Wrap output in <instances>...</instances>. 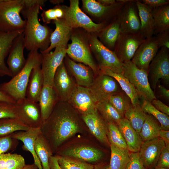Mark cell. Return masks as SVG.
<instances>
[{
    "instance_id": "obj_39",
    "label": "cell",
    "mask_w": 169,
    "mask_h": 169,
    "mask_svg": "<svg viewBox=\"0 0 169 169\" xmlns=\"http://www.w3.org/2000/svg\"><path fill=\"white\" fill-rule=\"evenodd\" d=\"M29 128L16 117L0 119V137L7 136L18 131H27Z\"/></svg>"
},
{
    "instance_id": "obj_42",
    "label": "cell",
    "mask_w": 169,
    "mask_h": 169,
    "mask_svg": "<svg viewBox=\"0 0 169 169\" xmlns=\"http://www.w3.org/2000/svg\"><path fill=\"white\" fill-rule=\"evenodd\" d=\"M107 136L110 144L120 148L128 149L126 144L117 125L107 123Z\"/></svg>"
},
{
    "instance_id": "obj_6",
    "label": "cell",
    "mask_w": 169,
    "mask_h": 169,
    "mask_svg": "<svg viewBox=\"0 0 169 169\" xmlns=\"http://www.w3.org/2000/svg\"><path fill=\"white\" fill-rule=\"evenodd\" d=\"M70 35L67 36L53 52L41 54V68L44 85L53 87V81L57 69L66 56L67 44ZM43 85V86H44Z\"/></svg>"
},
{
    "instance_id": "obj_34",
    "label": "cell",
    "mask_w": 169,
    "mask_h": 169,
    "mask_svg": "<svg viewBox=\"0 0 169 169\" xmlns=\"http://www.w3.org/2000/svg\"><path fill=\"white\" fill-rule=\"evenodd\" d=\"M56 28L51 34L50 44L48 48L43 53H46L51 52L54 48L58 46L67 36L71 34L72 29L69 27L63 19L54 21Z\"/></svg>"
},
{
    "instance_id": "obj_2",
    "label": "cell",
    "mask_w": 169,
    "mask_h": 169,
    "mask_svg": "<svg viewBox=\"0 0 169 169\" xmlns=\"http://www.w3.org/2000/svg\"><path fill=\"white\" fill-rule=\"evenodd\" d=\"M42 6L38 3L21 12L26 18L24 31L25 47L30 51L39 49L40 53H43L50 44L52 32L48 26L42 25L38 19L39 9Z\"/></svg>"
},
{
    "instance_id": "obj_14",
    "label": "cell",
    "mask_w": 169,
    "mask_h": 169,
    "mask_svg": "<svg viewBox=\"0 0 169 169\" xmlns=\"http://www.w3.org/2000/svg\"><path fill=\"white\" fill-rule=\"evenodd\" d=\"M89 89L96 103L107 100L111 96L122 91L115 79L100 72L95 76L93 83Z\"/></svg>"
},
{
    "instance_id": "obj_52",
    "label": "cell",
    "mask_w": 169,
    "mask_h": 169,
    "mask_svg": "<svg viewBox=\"0 0 169 169\" xmlns=\"http://www.w3.org/2000/svg\"><path fill=\"white\" fill-rule=\"evenodd\" d=\"M151 103L157 110L169 116V107L161 101L156 99L153 100Z\"/></svg>"
},
{
    "instance_id": "obj_32",
    "label": "cell",
    "mask_w": 169,
    "mask_h": 169,
    "mask_svg": "<svg viewBox=\"0 0 169 169\" xmlns=\"http://www.w3.org/2000/svg\"><path fill=\"white\" fill-rule=\"evenodd\" d=\"M153 21V34L169 30V4L152 10Z\"/></svg>"
},
{
    "instance_id": "obj_46",
    "label": "cell",
    "mask_w": 169,
    "mask_h": 169,
    "mask_svg": "<svg viewBox=\"0 0 169 169\" xmlns=\"http://www.w3.org/2000/svg\"><path fill=\"white\" fill-rule=\"evenodd\" d=\"M19 144L18 140L13 138L12 134L0 137V155L14 150Z\"/></svg>"
},
{
    "instance_id": "obj_17",
    "label": "cell",
    "mask_w": 169,
    "mask_h": 169,
    "mask_svg": "<svg viewBox=\"0 0 169 169\" xmlns=\"http://www.w3.org/2000/svg\"><path fill=\"white\" fill-rule=\"evenodd\" d=\"M67 102L81 115L92 113L96 109L97 103L88 88L77 85Z\"/></svg>"
},
{
    "instance_id": "obj_51",
    "label": "cell",
    "mask_w": 169,
    "mask_h": 169,
    "mask_svg": "<svg viewBox=\"0 0 169 169\" xmlns=\"http://www.w3.org/2000/svg\"><path fill=\"white\" fill-rule=\"evenodd\" d=\"M140 1L151 9L169 4V0H141Z\"/></svg>"
},
{
    "instance_id": "obj_55",
    "label": "cell",
    "mask_w": 169,
    "mask_h": 169,
    "mask_svg": "<svg viewBox=\"0 0 169 169\" xmlns=\"http://www.w3.org/2000/svg\"><path fill=\"white\" fill-rule=\"evenodd\" d=\"M49 166L50 169H62L58 163V157L56 155L52 156L50 157Z\"/></svg>"
},
{
    "instance_id": "obj_1",
    "label": "cell",
    "mask_w": 169,
    "mask_h": 169,
    "mask_svg": "<svg viewBox=\"0 0 169 169\" xmlns=\"http://www.w3.org/2000/svg\"><path fill=\"white\" fill-rule=\"evenodd\" d=\"M79 113L67 101L59 100L40 127L41 133L56 153L63 143L79 131Z\"/></svg>"
},
{
    "instance_id": "obj_62",
    "label": "cell",
    "mask_w": 169,
    "mask_h": 169,
    "mask_svg": "<svg viewBox=\"0 0 169 169\" xmlns=\"http://www.w3.org/2000/svg\"><path fill=\"white\" fill-rule=\"evenodd\" d=\"M155 169H169V168H155Z\"/></svg>"
},
{
    "instance_id": "obj_48",
    "label": "cell",
    "mask_w": 169,
    "mask_h": 169,
    "mask_svg": "<svg viewBox=\"0 0 169 169\" xmlns=\"http://www.w3.org/2000/svg\"><path fill=\"white\" fill-rule=\"evenodd\" d=\"M125 169H146L138 152L130 154L129 160Z\"/></svg>"
},
{
    "instance_id": "obj_10",
    "label": "cell",
    "mask_w": 169,
    "mask_h": 169,
    "mask_svg": "<svg viewBox=\"0 0 169 169\" xmlns=\"http://www.w3.org/2000/svg\"><path fill=\"white\" fill-rule=\"evenodd\" d=\"M14 109L16 118L29 128H40L43 121L38 103L25 97L16 101Z\"/></svg>"
},
{
    "instance_id": "obj_16",
    "label": "cell",
    "mask_w": 169,
    "mask_h": 169,
    "mask_svg": "<svg viewBox=\"0 0 169 169\" xmlns=\"http://www.w3.org/2000/svg\"><path fill=\"white\" fill-rule=\"evenodd\" d=\"M77 85L63 61L56 71L53 81V87L59 100L68 101Z\"/></svg>"
},
{
    "instance_id": "obj_23",
    "label": "cell",
    "mask_w": 169,
    "mask_h": 169,
    "mask_svg": "<svg viewBox=\"0 0 169 169\" xmlns=\"http://www.w3.org/2000/svg\"><path fill=\"white\" fill-rule=\"evenodd\" d=\"M58 155L67 156L86 162H94L100 160L103 154L100 150L92 147L78 146L64 150H59Z\"/></svg>"
},
{
    "instance_id": "obj_7",
    "label": "cell",
    "mask_w": 169,
    "mask_h": 169,
    "mask_svg": "<svg viewBox=\"0 0 169 169\" xmlns=\"http://www.w3.org/2000/svg\"><path fill=\"white\" fill-rule=\"evenodd\" d=\"M70 2L69 6L66 9L63 19L72 29L81 27L89 32L97 33L108 24L93 22L80 9L79 0H70Z\"/></svg>"
},
{
    "instance_id": "obj_57",
    "label": "cell",
    "mask_w": 169,
    "mask_h": 169,
    "mask_svg": "<svg viewBox=\"0 0 169 169\" xmlns=\"http://www.w3.org/2000/svg\"><path fill=\"white\" fill-rule=\"evenodd\" d=\"M0 101L14 104L16 101L9 96L0 90Z\"/></svg>"
},
{
    "instance_id": "obj_31",
    "label": "cell",
    "mask_w": 169,
    "mask_h": 169,
    "mask_svg": "<svg viewBox=\"0 0 169 169\" xmlns=\"http://www.w3.org/2000/svg\"><path fill=\"white\" fill-rule=\"evenodd\" d=\"M100 73L110 76L118 82L121 90L130 99L132 105H141L139 97L133 85L123 74L113 72L106 68L100 69Z\"/></svg>"
},
{
    "instance_id": "obj_41",
    "label": "cell",
    "mask_w": 169,
    "mask_h": 169,
    "mask_svg": "<svg viewBox=\"0 0 169 169\" xmlns=\"http://www.w3.org/2000/svg\"><path fill=\"white\" fill-rule=\"evenodd\" d=\"M143 110L147 114L154 117L160 125L161 129L169 130V117L166 115L156 109L150 102L143 100L141 104Z\"/></svg>"
},
{
    "instance_id": "obj_30",
    "label": "cell",
    "mask_w": 169,
    "mask_h": 169,
    "mask_svg": "<svg viewBox=\"0 0 169 169\" xmlns=\"http://www.w3.org/2000/svg\"><path fill=\"white\" fill-rule=\"evenodd\" d=\"M120 33L117 18L96 33V35L100 41L105 46L114 51L116 42Z\"/></svg>"
},
{
    "instance_id": "obj_4",
    "label": "cell",
    "mask_w": 169,
    "mask_h": 169,
    "mask_svg": "<svg viewBox=\"0 0 169 169\" xmlns=\"http://www.w3.org/2000/svg\"><path fill=\"white\" fill-rule=\"evenodd\" d=\"M24 6L23 0H0V31L24 32L26 20L20 15Z\"/></svg>"
},
{
    "instance_id": "obj_27",
    "label": "cell",
    "mask_w": 169,
    "mask_h": 169,
    "mask_svg": "<svg viewBox=\"0 0 169 169\" xmlns=\"http://www.w3.org/2000/svg\"><path fill=\"white\" fill-rule=\"evenodd\" d=\"M58 101L53 87L44 85L38 101L43 123L49 116Z\"/></svg>"
},
{
    "instance_id": "obj_47",
    "label": "cell",
    "mask_w": 169,
    "mask_h": 169,
    "mask_svg": "<svg viewBox=\"0 0 169 169\" xmlns=\"http://www.w3.org/2000/svg\"><path fill=\"white\" fill-rule=\"evenodd\" d=\"M14 104L0 101V119L16 117Z\"/></svg>"
},
{
    "instance_id": "obj_22",
    "label": "cell",
    "mask_w": 169,
    "mask_h": 169,
    "mask_svg": "<svg viewBox=\"0 0 169 169\" xmlns=\"http://www.w3.org/2000/svg\"><path fill=\"white\" fill-rule=\"evenodd\" d=\"M81 116L84 122L92 134L101 142L107 145H110L107 136V123L97 110Z\"/></svg>"
},
{
    "instance_id": "obj_19",
    "label": "cell",
    "mask_w": 169,
    "mask_h": 169,
    "mask_svg": "<svg viewBox=\"0 0 169 169\" xmlns=\"http://www.w3.org/2000/svg\"><path fill=\"white\" fill-rule=\"evenodd\" d=\"M24 36L23 32L15 38L9 51L7 63L12 77L21 71L26 62L23 53L25 48Z\"/></svg>"
},
{
    "instance_id": "obj_21",
    "label": "cell",
    "mask_w": 169,
    "mask_h": 169,
    "mask_svg": "<svg viewBox=\"0 0 169 169\" xmlns=\"http://www.w3.org/2000/svg\"><path fill=\"white\" fill-rule=\"evenodd\" d=\"M64 61L77 85L88 88L90 87L95 77L91 68L81 63H77L66 56Z\"/></svg>"
},
{
    "instance_id": "obj_37",
    "label": "cell",
    "mask_w": 169,
    "mask_h": 169,
    "mask_svg": "<svg viewBox=\"0 0 169 169\" xmlns=\"http://www.w3.org/2000/svg\"><path fill=\"white\" fill-rule=\"evenodd\" d=\"M96 108L99 114L107 123L112 122L117 125L123 118L108 99L97 103Z\"/></svg>"
},
{
    "instance_id": "obj_56",
    "label": "cell",
    "mask_w": 169,
    "mask_h": 169,
    "mask_svg": "<svg viewBox=\"0 0 169 169\" xmlns=\"http://www.w3.org/2000/svg\"><path fill=\"white\" fill-rule=\"evenodd\" d=\"M159 92L160 95L165 99L169 100V90L161 84L158 86Z\"/></svg>"
},
{
    "instance_id": "obj_12",
    "label": "cell",
    "mask_w": 169,
    "mask_h": 169,
    "mask_svg": "<svg viewBox=\"0 0 169 169\" xmlns=\"http://www.w3.org/2000/svg\"><path fill=\"white\" fill-rule=\"evenodd\" d=\"M71 39V42L68 45L66 54L74 60L89 67L93 71L95 76L99 74L100 69L95 61L90 48L84 39L77 34H73Z\"/></svg>"
},
{
    "instance_id": "obj_13",
    "label": "cell",
    "mask_w": 169,
    "mask_h": 169,
    "mask_svg": "<svg viewBox=\"0 0 169 169\" xmlns=\"http://www.w3.org/2000/svg\"><path fill=\"white\" fill-rule=\"evenodd\" d=\"M145 40L140 32L121 33L116 42L114 51L122 63L130 61Z\"/></svg>"
},
{
    "instance_id": "obj_53",
    "label": "cell",
    "mask_w": 169,
    "mask_h": 169,
    "mask_svg": "<svg viewBox=\"0 0 169 169\" xmlns=\"http://www.w3.org/2000/svg\"><path fill=\"white\" fill-rule=\"evenodd\" d=\"M24 8L22 11L27 10L33 5L39 3L43 6H44L46 0H23Z\"/></svg>"
},
{
    "instance_id": "obj_60",
    "label": "cell",
    "mask_w": 169,
    "mask_h": 169,
    "mask_svg": "<svg viewBox=\"0 0 169 169\" xmlns=\"http://www.w3.org/2000/svg\"><path fill=\"white\" fill-rule=\"evenodd\" d=\"M94 169H110L109 166L98 165L94 166Z\"/></svg>"
},
{
    "instance_id": "obj_44",
    "label": "cell",
    "mask_w": 169,
    "mask_h": 169,
    "mask_svg": "<svg viewBox=\"0 0 169 169\" xmlns=\"http://www.w3.org/2000/svg\"><path fill=\"white\" fill-rule=\"evenodd\" d=\"M108 100L123 117L126 110L132 104L129 98L122 91L111 96Z\"/></svg>"
},
{
    "instance_id": "obj_26",
    "label": "cell",
    "mask_w": 169,
    "mask_h": 169,
    "mask_svg": "<svg viewBox=\"0 0 169 169\" xmlns=\"http://www.w3.org/2000/svg\"><path fill=\"white\" fill-rule=\"evenodd\" d=\"M23 32L16 31L5 33L0 31V76H8L12 74L5 63V58L9 54L15 38Z\"/></svg>"
},
{
    "instance_id": "obj_50",
    "label": "cell",
    "mask_w": 169,
    "mask_h": 169,
    "mask_svg": "<svg viewBox=\"0 0 169 169\" xmlns=\"http://www.w3.org/2000/svg\"><path fill=\"white\" fill-rule=\"evenodd\" d=\"M155 36L159 48L165 47L169 49V30L159 33Z\"/></svg>"
},
{
    "instance_id": "obj_59",
    "label": "cell",
    "mask_w": 169,
    "mask_h": 169,
    "mask_svg": "<svg viewBox=\"0 0 169 169\" xmlns=\"http://www.w3.org/2000/svg\"><path fill=\"white\" fill-rule=\"evenodd\" d=\"M23 169H38V168L37 166L33 163L31 164H26Z\"/></svg>"
},
{
    "instance_id": "obj_58",
    "label": "cell",
    "mask_w": 169,
    "mask_h": 169,
    "mask_svg": "<svg viewBox=\"0 0 169 169\" xmlns=\"http://www.w3.org/2000/svg\"><path fill=\"white\" fill-rule=\"evenodd\" d=\"M97 1L102 5L105 6L111 5L116 2V0H98Z\"/></svg>"
},
{
    "instance_id": "obj_24",
    "label": "cell",
    "mask_w": 169,
    "mask_h": 169,
    "mask_svg": "<svg viewBox=\"0 0 169 169\" xmlns=\"http://www.w3.org/2000/svg\"><path fill=\"white\" fill-rule=\"evenodd\" d=\"M41 133L40 128H30L27 131H18L12 134L13 138L23 142V149L31 154L34 159V163L38 169H43L35 151L34 144L36 138Z\"/></svg>"
},
{
    "instance_id": "obj_5",
    "label": "cell",
    "mask_w": 169,
    "mask_h": 169,
    "mask_svg": "<svg viewBox=\"0 0 169 169\" xmlns=\"http://www.w3.org/2000/svg\"><path fill=\"white\" fill-rule=\"evenodd\" d=\"M124 76L133 85L139 97L151 103L156 99L151 88L148 72L137 68L131 60L123 63Z\"/></svg>"
},
{
    "instance_id": "obj_25",
    "label": "cell",
    "mask_w": 169,
    "mask_h": 169,
    "mask_svg": "<svg viewBox=\"0 0 169 169\" xmlns=\"http://www.w3.org/2000/svg\"><path fill=\"white\" fill-rule=\"evenodd\" d=\"M117 125L125 141L128 150L132 152H139L143 141L129 121L123 118Z\"/></svg>"
},
{
    "instance_id": "obj_3",
    "label": "cell",
    "mask_w": 169,
    "mask_h": 169,
    "mask_svg": "<svg viewBox=\"0 0 169 169\" xmlns=\"http://www.w3.org/2000/svg\"><path fill=\"white\" fill-rule=\"evenodd\" d=\"M41 54L38 51H30L25 65L9 81L0 85V90L15 101L24 98L29 78L33 69L41 65Z\"/></svg>"
},
{
    "instance_id": "obj_11",
    "label": "cell",
    "mask_w": 169,
    "mask_h": 169,
    "mask_svg": "<svg viewBox=\"0 0 169 169\" xmlns=\"http://www.w3.org/2000/svg\"><path fill=\"white\" fill-rule=\"evenodd\" d=\"M148 78L151 88L155 90L159 80L167 85L169 83V49L161 48L150 63L148 70Z\"/></svg>"
},
{
    "instance_id": "obj_29",
    "label": "cell",
    "mask_w": 169,
    "mask_h": 169,
    "mask_svg": "<svg viewBox=\"0 0 169 169\" xmlns=\"http://www.w3.org/2000/svg\"><path fill=\"white\" fill-rule=\"evenodd\" d=\"M136 4L141 22L140 33L145 39L151 37L153 35L152 9L140 0H136Z\"/></svg>"
},
{
    "instance_id": "obj_9",
    "label": "cell",
    "mask_w": 169,
    "mask_h": 169,
    "mask_svg": "<svg viewBox=\"0 0 169 169\" xmlns=\"http://www.w3.org/2000/svg\"><path fill=\"white\" fill-rule=\"evenodd\" d=\"M126 0H117L110 6H105L94 0H82V6L84 10L96 18L98 23L109 24L116 19Z\"/></svg>"
},
{
    "instance_id": "obj_8",
    "label": "cell",
    "mask_w": 169,
    "mask_h": 169,
    "mask_svg": "<svg viewBox=\"0 0 169 169\" xmlns=\"http://www.w3.org/2000/svg\"><path fill=\"white\" fill-rule=\"evenodd\" d=\"M90 39V45L100 69L106 68L115 73L123 74V63L114 51L105 46L99 40L96 34L93 33Z\"/></svg>"
},
{
    "instance_id": "obj_45",
    "label": "cell",
    "mask_w": 169,
    "mask_h": 169,
    "mask_svg": "<svg viewBox=\"0 0 169 169\" xmlns=\"http://www.w3.org/2000/svg\"><path fill=\"white\" fill-rule=\"evenodd\" d=\"M66 8L60 6L44 11L41 14L43 22L45 24L50 23L52 20L54 21L62 19L64 16Z\"/></svg>"
},
{
    "instance_id": "obj_15",
    "label": "cell",
    "mask_w": 169,
    "mask_h": 169,
    "mask_svg": "<svg viewBox=\"0 0 169 169\" xmlns=\"http://www.w3.org/2000/svg\"><path fill=\"white\" fill-rule=\"evenodd\" d=\"M136 1L126 0L117 17L121 33L140 32L141 22Z\"/></svg>"
},
{
    "instance_id": "obj_36",
    "label": "cell",
    "mask_w": 169,
    "mask_h": 169,
    "mask_svg": "<svg viewBox=\"0 0 169 169\" xmlns=\"http://www.w3.org/2000/svg\"><path fill=\"white\" fill-rule=\"evenodd\" d=\"M111 157L109 165L110 169H125L130 153L128 149L119 148L110 144Z\"/></svg>"
},
{
    "instance_id": "obj_20",
    "label": "cell",
    "mask_w": 169,
    "mask_h": 169,
    "mask_svg": "<svg viewBox=\"0 0 169 169\" xmlns=\"http://www.w3.org/2000/svg\"><path fill=\"white\" fill-rule=\"evenodd\" d=\"M165 146V142L159 137L143 142L138 152L146 168L156 166Z\"/></svg>"
},
{
    "instance_id": "obj_33",
    "label": "cell",
    "mask_w": 169,
    "mask_h": 169,
    "mask_svg": "<svg viewBox=\"0 0 169 169\" xmlns=\"http://www.w3.org/2000/svg\"><path fill=\"white\" fill-rule=\"evenodd\" d=\"M34 147L43 169H50L49 160L53 152L49 144L41 133L35 141Z\"/></svg>"
},
{
    "instance_id": "obj_61",
    "label": "cell",
    "mask_w": 169,
    "mask_h": 169,
    "mask_svg": "<svg viewBox=\"0 0 169 169\" xmlns=\"http://www.w3.org/2000/svg\"><path fill=\"white\" fill-rule=\"evenodd\" d=\"M64 1L62 0H50V2L53 4H59Z\"/></svg>"
},
{
    "instance_id": "obj_54",
    "label": "cell",
    "mask_w": 169,
    "mask_h": 169,
    "mask_svg": "<svg viewBox=\"0 0 169 169\" xmlns=\"http://www.w3.org/2000/svg\"><path fill=\"white\" fill-rule=\"evenodd\" d=\"M158 137L163 141L165 146L169 149V131L160 130L159 132Z\"/></svg>"
},
{
    "instance_id": "obj_38",
    "label": "cell",
    "mask_w": 169,
    "mask_h": 169,
    "mask_svg": "<svg viewBox=\"0 0 169 169\" xmlns=\"http://www.w3.org/2000/svg\"><path fill=\"white\" fill-rule=\"evenodd\" d=\"M151 115L147 114L140 132L139 133L143 142L158 137L160 125Z\"/></svg>"
},
{
    "instance_id": "obj_18",
    "label": "cell",
    "mask_w": 169,
    "mask_h": 169,
    "mask_svg": "<svg viewBox=\"0 0 169 169\" xmlns=\"http://www.w3.org/2000/svg\"><path fill=\"white\" fill-rule=\"evenodd\" d=\"M159 49L156 36L146 39L137 49L131 61L138 68L148 72L149 64Z\"/></svg>"
},
{
    "instance_id": "obj_43",
    "label": "cell",
    "mask_w": 169,
    "mask_h": 169,
    "mask_svg": "<svg viewBox=\"0 0 169 169\" xmlns=\"http://www.w3.org/2000/svg\"><path fill=\"white\" fill-rule=\"evenodd\" d=\"M56 155L58 163L62 169H94V166L87 162L67 156Z\"/></svg>"
},
{
    "instance_id": "obj_28",
    "label": "cell",
    "mask_w": 169,
    "mask_h": 169,
    "mask_svg": "<svg viewBox=\"0 0 169 169\" xmlns=\"http://www.w3.org/2000/svg\"><path fill=\"white\" fill-rule=\"evenodd\" d=\"M43 85L41 65H39L34 67L32 71L26 90L25 97L38 103Z\"/></svg>"
},
{
    "instance_id": "obj_40",
    "label": "cell",
    "mask_w": 169,
    "mask_h": 169,
    "mask_svg": "<svg viewBox=\"0 0 169 169\" xmlns=\"http://www.w3.org/2000/svg\"><path fill=\"white\" fill-rule=\"evenodd\" d=\"M25 165L20 154L8 152L0 155V169H23Z\"/></svg>"
},
{
    "instance_id": "obj_49",
    "label": "cell",
    "mask_w": 169,
    "mask_h": 169,
    "mask_svg": "<svg viewBox=\"0 0 169 169\" xmlns=\"http://www.w3.org/2000/svg\"><path fill=\"white\" fill-rule=\"evenodd\" d=\"M155 168H169V149L166 146L160 154Z\"/></svg>"
},
{
    "instance_id": "obj_35",
    "label": "cell",
    "mask_w": 169,
    "mask_h": 169,
    "mask_svg": "<svg viewBox=\"0 0 169 169\" xmlns=\"http://www.w3.org/2000/svg\"><path fill=\"white\" fill-rule=\"evenodd\" d=\"M147 114L143 110L140 105H133L131 104L126 110L124 115L132 127L139 133Z\"/></svg>"
}]
</instances>
